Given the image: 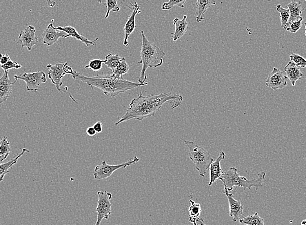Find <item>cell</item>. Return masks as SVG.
Instances as JSON below:
<instances>
[{
    "instance_id": "cell-13",
    "label": "cell",
    "mask_w": 306,
    "mask_h": 225,
    "mask_svg": "<svg viewBox=\"0 0 306 225\" xmlns=\"http://www.w3.org/2000/svg\"><path fill=\"white\" fill-rule=\"evenodd\" d=\"M54 20L53 19L52 23L47 26L44 30L43 33V42L48 46L54 45V44L58 42L60 38H66V34L63 32H59V30H55L54 26Z\"/></svg>"
},
{
    "instance_id": "cell-7",
    "label": "cell",
    "mask_w": 306,
    "mask_h": 225,
    "mask_svg": "<svg viewBox=\"0 0 306 225\" xmlns=\"http://www.w3.org/2000/svg\"><path fill=\"white\" fill-rule=\"evenodd\" d=\"M139 160L140 159L135 156L129 161L119 165H109L106 161H103L101 164L95 167L94 173H93L95 179L99 180L108 179V178H110L113 175V173L115 171L118 170V169L121 168H127L128 166L136 164V163L139 162Z\"/></svg>"
},
{
    "instance_id": "cell-31",
    "label": "cell",
    "mask_w": 306,
    "mask_h": 225,
    "mask_svg": "<svg viewBox=\"0 0 306 225\" xmlns=\"http://www.w3.org/2000/svg\"><path fill=\"white\" fill-rule=\"evenodd\" d=\"M106 9H107V12L104 17L106 19L109 17L111 11L117 12L121 10L120 7L117 4V0H106Z\"/></svg>"
},
{
    "instance_id": "cell-33",
    "label": "cell",
    "mask_w": 306,
    "mask_h": 225,
    "mask_svg": "<svg viewBox=\"0 0 306 225\" xmlns=\"http://www.w3.org/2000/svg\"><path fill=\"white\" fill-rule=\"evenodd\" d=\"M290 61L296 64V66L300 68L306 67V59L304 57L301 56L300 55L292 53L289 55Z\"/></svg>"
},
{
    "instance_id": "cell-25",
    "label": "cell",
    "mask_w": 306,
    "mask_h": 225,
    "mask_svg": "<svg viewBox=\"0 0 306 225\" xmlns=\"http://www.w3.org/2000/svg\"><path fill=\"white\" fill-rule=\"evenodd\" d=\"M122 59L123 57H121L119 54L113 55L112 53H110L105 57L104 64H105V65L113 72L121 63Z\"/></svg>"
},
{
    "instance_id": "cell-5",
    "label": "cell",
    "mask_w": 306,
    "mask_h": 225,
    "mask_svg": "<svg viewBox=\"0 0 306 225\" xmlns=\"http://www.w3.org/2000/svg\"><path fill=\"white\" fill-rule=\"evenodd\" d=\"M185 144L189 151V158L194 163L196 170L201 177H205L214 159L206 149L197 145L196 141H185Z\"/></svg>"
},
{
    "instance_id": "cell-2",
    "label": "cell",
    "mask_w": 306,
    "mask_h": 225,
    "mask_svg": "<svg viewBox=\"0 0 306 225\" xmlns=\"http://www.w3.org/2000/svg\"><path fill=\"white\" fill-rule=\"evenodd\" d=\"M71 77L77 81L83 82L92 88L95 87L99 89L108 97H117L121 93L148 85V82L137 83L123 79H115L111 75L98 74L95 77H86L75 71Z\"/></svg>"
},
{
    "instance_id": "cell-1",
    "label": "cell",
    "mask_w": 306,
    "mask_h": 225,
    "mask_svg": "<svg viewBox=\"0 0 306 225\" xmlns=\"http://www.w3.org/2000/svg\"><path fill=\"white\" fill-rule=\"evenodd\" d=\"M183 101V96L172 93H162L159 95H150L144 97L140 91L138 97L130 102V107L126 110L125 114L115 124L118 126L124 122L136 119L142 121L145 118L152 117L161 110L165 103H170L171 108H177Z\"/></svg>"
},
{
    "instance_id": "cell-43",
    "label": "cell",
    "mask_w": 306,
    "mask_h": 225,
    "mask_svg": "<svg viewBox=\"0 0 306 225\" xmlns=\"http://www.w3.org/2000/svg\"><path fill=\"white\" fill-rule=\"evenodd\" d=\"M2 162V158L0 157V163Z\"/></svg>"
},
{
    "instance_id": "cell-44",
    "label": "cell",
    "mask_w": 306,
    "mask_h": 225,
    "mask_svg": "<svg viewBox=\"0 0 306 225\" xmlns=\"http://www.w3.org/2000/svg\"><path fill=\"white\" fill-rule=\"evenodd\" d=\"M305 36H306V23L305 24Z\"/></svg>"
},
{
    "instance_id": "cell-29",
    "label": "cell",
    "mask_w": 306,
    "mask_h": 225,
    "mask_svg": "<svg viewBox=\"0 0 306 225\" xmlns=\"http://www.w3.org/2000/svg\"><path fill=\"white\" fill-rule=\"evenodd\" d=\"M303 20V17H301L300 19L297 20V21L288 22L287 26L284 28L285 30L290 33H296L299 30H300L301 26H302Z\"/></svg>"
},
{
    "instance_id": "cell-32",
    "label": "cell",
    "mask_w": 306,
    "mask_h": 225,
    "mask_svg": "<svg viewBox=\"0 0 306 225\" xmlns=\"http://www.w3.org/2000/svg\"><path fill=\"white\" fill-rule=\"evenodd\" d=\"M104 60L101 59H93L89 62L88 65L84 66L85 69H90L94 72H98L101 68H103V64Z\"/></svg>"
},
{
    "instance_id": "cell-6",
    "label": "cell",
    "mask_w": 306,
    "mask_h": 225,
    "mask_svg": "<svg viewBox=\"0 0 306 225\" xmlns=\"http://www.w3.org/2000/svg\"><path fill=\"white\" fill-rule=\"evenodd\" d=\"M46 68L48 70V78L50 79L52 83L55 85L57 90L59 91V92L68 93L70 95V99L77 103L76 100L74 99V98L72 97V95L70 93L64 91L61 89V87L63 85L62 79H63V77L66 74L72 76L74 72L73 69L68 66V63L50 64L46 66Z\"/></svg>"
},
{
    "instance_id": "cell-40",
    "label": "cell",
    "mask_w": 306,
    "mask_h": 225,
    "mask_svg": "<svg viewBox=\"0 0 306 225\" xmlns=\"http://www.w3.org/2000/svg\"><path fill=\"white\" fill-rule=\"evenodd\" d=\"M301 225H306V219L303 220L302 222H301Z\"/></svg>"
},
{
    "instance_id": "cell-24",
    "label": "cell",
    "mask_w": 306,
    "mask_h": 225,
    "mask_svg": "<svg viewBox=\"0 0 306 225\" xmlns=\"http://www.w3.org/2000/svg\"><path fill=\"white\" fill-rule=\"evenodd\" d=\"M130 70L129 64L126 62V58L123 57L121 63H119L118 66L115 69L114 72L111 73V76L115 79H123V76L128 73Z\"/></svg>"
},
{
    "instance_id": "cell-8",
    "label": "cell",
    "mask_w": 306,
    "mask_h": 225,
    "mask_svg": "<svg viewBox=\"0 0 306 225\" xmlns=\"http://www.w3.org/2000/svg\"><path fill=\"white\" fill-rule=\"evenodd\" d=\"M97 195H98L96 208L97 219L95 225H101L102 220H108L112 214V204L111 203L110 200L112 199V195L107 191H98Z\"/></svg>"
},
{
    "instance_id": "cell-23",
    "label": "cell",
    "mask_w": 306,
    "mask_h": 225,
    "mask_svg": "<svg viewBox=\"0 0 306 225\" xmlns=\"http://www.w3.org/2000/svg\"><path fill=\"white\" fill-rule=\"evenodd\" d=\"M190 206L188 208L189 211V222L193 223L194 222H196L199 219L201 212V205L199 204L195 203L194 200H192V195L191 194V199L189 200Z\"/></svg>"
},
{
    "instance_id": "cell-21",
    "label": "cell",
    "mask_w": 306,
    "mask_h": 225,
    "mask_svg": "<svg viewBox=\"0 0 306 225\" xmlns=\"http://www.w3.org/2000/svg\"><path fill=\"white\" fill-rule=\"evenodd\" d=\"M26 152L30 153V151L27 150V149L23 148V150H22L21 153L19 154V155L12 158L10 161L4 163V164H0V182L3 181L6 175L10 173V169L12 168L14 165L17 164L18 160H19Z\"/></svg>"
},
{
    "instance_id": "cell-19",
    "label": "cell",
    "mask_w": 306,
    "mask_h": 225,
    "mask_svg": "<svg viewBox=\"0 0 306 225\" xmlns=\"http://www.w3.org/2000/svg\"><path fill=\"white\" fill-rule=\"evenodd\" d=\"M186 19H187V16L184 15L183 19H179L178 18H175L173 21L175 30L174 33H170V34L174 42L181 39L187 33L189 24L186 21Z\"/></svg>"
},
{
    "instance_id": "cell-17",
    "label": "cell",
    "mask_w": 306,
    "mask_h": 225,
    "mask_svg": "<svg viewBox=\"0 0 306 225\" xmlns=\"http://www.w3.org/2000/svg\"><path fill=\"white\" fill-rule=\"evenodd\" d=\"M216 0H196L192 6L196 13L197 22H200L205 19V13L212 6L216 5Z\"/></svg>"
},
{
    "instance_id": "cell-15",
    "label": "cell",
    "mask_w": 306,
    "mask_h": 225,
    "mask_svg": "<svg viewBox=\"0 0 306 225\" xmlns=\"http://www.w3.org/2000/svg\"><path fill=\"white\" fill-rule=\"evenodd\" d=\"M17 81L11 82L9 78L8 71L4 72L0 77V104H6L7 100L12 93V86Z\"/></svg>"
},
{
    "instance_id": "cell-41",
    "label": "cell",
    "mask_w": 306,
    "mask_h": 225,
    "mask_svg": "<svg viewBox=\"0 0 306 225\" xmlns=\"http://www.w3.org/2000/svg\"><path fill=\"white\" fill-rule=\"evenodd\" d=\"M192 224H194V225H198V224H197V223L196 222H193Z\"/></svg>"
},
{
    "instance_id": "cell-26",
    "label": "cell",
    "mask_w": 306,
    "mask_h": 225,
    "mask_svg": "<svg viewBox=\"0 0 306 225\" xmlns=\"http://www.w3.org/2000/svg\"><path fill=\"white\" fill-rule=\"evenodd\" d=\"M239 222L244 225H265L263 219L259 217L257 212L254 214L243 218L239 220Z\"/></svg>"
},
{
    "instance_id": "cell-38",
    "label": "cell",
    "mask_w": 306,
    "mask_h": 225,
    "mask_svg": "<svg viewBox=\"0 0 306 225\" xmlns=\"http://www.w3.org/2000/svg\"><path fill=\"white\" fill-rule=\"evenodd\" d=\"M46 3H47L48 6L50 7V8H54L55 5H56V2L53 1V0H46Z\"/></svg>"
},
{
    "instance_id": "cell-28",
    "label": "cell",
    "mask_w": 306,
    "mask_h": 225,
    "mask_svg": "<svg viewBox=\"0 0 306 225\" xmlns=\"http://www.w3.org/2000/svg\"><path fill=\"white\" fill-rule=\"evenodd\" d=\"M277 11H278L279 14H280L281 24V27L285 28V26H287L288 22H289L290 19V11L289 9L283 8L281 6V4H278L277 6Z\"/></svg>"
},
{
    "instance_id": "cell-11",
    "label": "cell",
    "mask_w": 306,
    "mask_h": 225,
    "mask_svg": "<svg viewBox=\"0 0 306 225\" xmlns=\"http://www.w3.org/2000/svg\"><path fill=\"white\" fill-rule=\"evenodd\" d=\"M287 80L284 72L274 68L266 80L265 84L268 88L278 91L287 86Z\"/></svg>"
},
{
    "instance_id": "cell-18",
    "label": "cell",
    "mask_w": 306,
    "mask_h": 225,
    "mask_svg": "<svg viewBox=\"0 0 306 225\" xmlns=\"http://www.w3.org/2000/svg\"><path fill=\"white\" fill-rule=\"evenodd\" d=\"M55 30L61 31L63 32L66 34V38L72 37L78 40V41L83 42L86 46H95L96 45L97 41L99 40V38H96V39L93 40V41H90L87 38L82 36L81 34L78 33L76 29L74 27L68 26L65 27H57L55 28Z\"/></svg>"
},
{
    "instance_id": "cell-35",
    "label": "cell",
    "mask_w": 306,
    "mask_h": 225,
    "mask_svg": "<svg viewBox=\"0 0 306 225\" xmlns=\"http://www.w3.org/2000/svg\"><path fill=\"white\" fill-rule=\"evenodd\" d=\"M10 59V55L8 54L2 55V53H0V65H4V64L8 63Z\"/></svg>"
},
{
    "instance_id": "cell-12",
    "label": "cell",
    "mask_w": 306,
    "mask_h": 225,
    "mask_svg": "<svg viewBox=\"0 0 306 225\" xmlns=\"http://www.w3.org/2000/svg\"><path fill=\"white\" fill-rule=\"evenodd\" d=\"M19 40L22 48L26 47L28 51L32 50L33 46L37 45L39 42L35 27L28 26L25 30L21 31L19 33Z\"/></svg>"
},
{
    "instance_id": "cell-34",
    "label": "cell",
    "mask_w": 306,
    "mask_h": 225,
    "mask_svg": "<svg viewBox=\"0 0 306 225\" xmlns=\"http://www.w3.org/2000/svg\"><path fill=\"white\" fill-rule=\"evenodd\" d=\"M2 69H3L4 72L11 70V69H20L22 68V66L18 64L17 62H13L10 59L8 63L1 66Z\"/></svg>"
},
{
    "instance_id": "cell-45",
    "label": "cell",
    "mask_w": 306,
    "mask_h": 225,
    "mask_svg": "<svg viewBox=\"0 0 306 225\" xmlns=\"http://www.w3.org/2000/svg\"><path fill=\"white\" fill-rule=\"evenodd\" d=\"M305 1H306V0H305Z\"/></svg>"
},
{
    "instance_id": "cell-16",
    "label": "cell",
    "mask_w": 306,
    "mask_h": 225,
    "mask_svg": "<svg viewBox=\"0 0 306 225\" xmlns=\"http://www.w3.org/2000/svg\"><path fill=\"white\" fill-rule=\"evenodd\" d=\"M226 157L225 153L223 151L219 153V155L217 159L213 161L210 165V181L208 186H211L212 184L219 179V178L222 176L223 171L221 167V162L224 160Z\"/></svg>"
},
{
    "instance_id": "cell-14",
    "label": "cell",
    "mask_w": 306,
    "mask_h": 225,
    "mask_svg": "<svg viewBox=\"0 0 306 225\" xmlns=\"http://www.w3.org/2000/svg\"><path fill=\"white\" fill-rule=\"evenodd\" d=\"M223 193L227 196L230 204V215L233 218L232 222H237V220L243 214L244 208L241 202L233 197L234 193H230L227 189H224Z\"/></svg>"
},
{
    "instance_id": "cell-36",
    "label": "cell",
    "mask_w": 306,
    "mask_h": 225,
    "mask_svg": "<svg viewBox=\"0 0 306 225\" xmlns=\"http://www.w3.org/2000/svg\"><path fill=\"white\" fill-rule=\"evenodd\" d=\"M93 127L96 131L97 133H100L103 131V124L101 122H96Z\"/></svg>"
},
{
    "instance_id": "cell-4",
    "label": "cell",
    "mask_w": 306,
    "mask_h": 225,
    "mask_svg": "<svg viewBox=\"0 0 306 225\" xmlns=\"http://www.w3.org/2000/svg\"><path fill=\"white\" fill-rule=\"evenodd\" d=\"M265 172H261L257 175V177L251 180H248L245 177H240L237 169L235 167H232L229 170L223 172L222 176L219 178V180L222 181L224 184L225 189L228 191H232L234 187H242L244 190L246 189L251 190L252 187L256 188V190H258L259 188H262L264 182L265 180Z\"/></svg>"
},
{
    "instance_id": "cell-9",
    "label": "cell",
    "mask_w": 306,
    "mask_h": 225,
    "mask_svg": "<svg viewBox=\"0 0 306 225\" xmlns=\"http://www.w3.org/2000/svg\"><path fill=\"white\" fill-rule=\"evenodd\" d=\"M14 78L15 80H21L22 81L25 82L27 91H33V92L38 91L40 85L46 82V73L43 71L15 75Z\"/></svg>"
},
{
    "instance_id": "cell-10",
    "label": "cell",
    "mask_w": 306,
    "mask_h": 225,
    "mask_svg": "<svg viewBox=\"0 0 306 225\" xmlns=\"http://www.w3.org/2000/svg\"><path fill=\"white\" fill-rule=\"evenodd\" d=\"M132 8H130L131 10V14L128 17L127 21H126L125 26L124 27V33H125V39H124L123 44L125 46H128V38L130 36L133 32H134L135 29L136 28V17L137 14L141 13L140 7L137 2H134V3H130Z\"/></svg>"
},
{
    "instance_id": "cell-22",
    "label": "cell",
    "mask_w": 306,
    "mask_h": 225,
    "mask_svg": "<svg viewBox=\"0 0 306 225\" xmlns=\"http://www.w3.org/2000/svg\"><path fill=\"white\" fill-rule=\"evenodd\" d=\"M287 6L290 15L289 22H293L300 19L301 17V13L305 10V8L301 7V2L292 0L290 4H288Z\"/></svg>"
},
{
    "instance_id": "cell-37",
    "label": "cell",
    "mask_w": 306,
    "mask_h": 225,
    "mask_svg": "<svg viewBox=\"0 0 306 225\" xmlns=\"http://www.w3.org/2000/svg\"><path fill=\"white\" fill-rule=\"evenodd\" d=\"M96 131L93 128V127H89L87 130H86V134H87L88 136H95V135H96Z\"/></svg>"
},
{
    "instance_id": "cell-27",
    "label": "cell",
    "mask_w": 306,
    "mask_h": 225,
    "mask_svg": "<svg viewBox=\"0 0 306 225\" xmlns=\"http://www.w3.org/2000/svg\"><path fill=\"white\" fill-rule=\"evenodd\" d=\"M11 153L10 142L8 141V137H4L0 140V157L2 162L8 158Z\"/></svg>"
},
{
    "instance_id": "cell-39",
    "label": "cell",
    "mask_w": 306,
    "mask_h": 225,
    "mask_svg": "<svg viewBox=\"0 0 306 225\" xmlns=\"http://www.w3.org/2000/svg\"><path fill=\"white\" fill-rule=\"evenodd\" d=\"M196 222L198 225H207L205 224V222H204V220L203 219H200V218H199V219L197 220Z\"/></svg>"
},
{
    "instance_id": "cell-20",
    "label": "cell",
    "mask_w": 306,
    "mask_h": 225,
    "mask_svg": "<svg viewBox=\"0 0 306 225\" xmlns=\"http://www.w3.org/2000/svg\"><path fill=\"white\" fill-rule=\"evenodd\" d=\"M284 73L287 79L290 80V83L293 87L296 86V82L300 80L303 76L300 68L290 61L285 66Z\"/></svg>"
},
{
    "instance_id": "cell-30",
    "label": "cell",
    "mask_w": 306,
    "mask_h": 225,
    "mask_svg": "<svg viewBox=\"0 0 306 225\" xmlns=\"http://www.w3.org/2000/svg\"><path fill=\"white\" fill-rule=\"evenodd\" d=\"M187 0H169L168 2H164L161 6L163 10H170L174 6L179 8H185V4Z\"/></svg>"
},
{
    "instance_id": "cell-3",
    "label": "cell",
    "mask_w": 306,
    "mask_h": 225,
    "mask_svg": "<svg viewBox=\"0 0 306 225\" xmlns=\"http://www.w3.org/2000/svg\"><path fill=\"white\" fill-rule=\"evenodd\" d=\"M141 34L142 37V45L140 53L141 60L138 64H143V68L139 78V83L144 84L147 82V76L146 72L147 69L162 66L166 53L156 44L148 41L143 31H141Z\"/></svg>"
},
{
    "instance_id": "cell-42",
    "label": "cell",
    "mask_w": 306,
    "mask_h": 225,
    "mask_svg": "<svg viewBox=\"0 0 306 225\" xmlns=\"http://www.w3.org/2000/svg\"><path fill=\"white\" fill-rule=\"evenodd\" d=\"M99 4H102V0H98Z\"/></svg>"
}]
</instances>
